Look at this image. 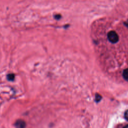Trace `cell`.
<instances>
[{
  "label": "cell",
  "mask_w": 128,
  "mask_h": 128,
  "mask_svg": "<svg viewBox=\"0 0 128 128\" xmlns=\"http://www.w3.org/2000/svg\"><path fill=\"white\" fill-rule=\"evenodd\" d=\"M107 39L110 43L116 44L119 40L118 34L114 31H110L107 33Z\"/></svg>",
  "instance_id": "6da1fadb"
},
{
  "label": "cell",
  "mask_w": 128,
  "mask_h": 128,
  "mask_svg": "<svg viewBox=\"0 0 128 128\" xmlns=\"http://www.w3.org/2000/svg\"><path fill=\"white\" fill-rule=\"evenodd\" d=\"M15 126L17 128H25L26 123L24 121L19 120L16 122Z\"/></svg>",
  "instance_id": "7a4b0ae2"
},
{
  "label": "cell",
  "mask_w": 128,
  "mask_h": 128,
  "mask_svg": "<svg viewBox=\"0 0 128 128\" xmlns=\"http://www.w3.org/2000/svg\"><path fill=\"white\" fill-rule=\"evenodd\" d=\"M123 76L124 79L128 82V69H125L123 71Z\"/></svg>",
  "instance_id": "3957f363"
},
{
  "label": "cell",
  "mask_w": 128,
  "mask_h": 128,
  "mask_svg": "<svg viewBox=\"0 0 128 128\" xmlns=\"http://www.w3.org/2000/svg\"><path fill=\"white\" fill-rule=\"evenodd\" d=\"M7 78L9 81H13L15 79V75L13 74H9L7 76Z\"/></svg>",
  "instance_id": "277c9868"
},
{
  "label": "cell",
  "mask_w": 128,
  "mask_h": 128,
  "mask_svg": "<svg viewBox=\"0 0 128 128\" xmlns=\"http://www.w3.org/2000/svg\"><path fill=\"white\" fill-rule=\"evenodd\" d=\"M102 99L101 96L98 94H96V101H97V102H99Z\"/></svg>",
  "instance_id": "5b68a950"
},
{
  "label": "cell",
  "mask_w": 128,
  "mask_h": 128,
  "mask_svg": "<svg viewBox=\"0 0 128 128\" xmlns=\"http://www.w3.org/2000/svg\"><path fill=\"white\" fill-rule=\"evenodd\" d=\"M125 118L128 121V110H127L125 113Z\"/></svg>",
  "instance_id": "8992f818"
},
{
  "label": "cell",
  "mask_w": 128,
  "mask_h": 128,
  "mask_svg": "<svg viewBox=\"0 0 128 128\" xmlns=\"http://www.w3.org/2000/svg\"><path fill=\"white\" fill-rule=\"evenodd\" d=\"M124 25L125 26L128 28V19L125 22H124Z\"/></svg>",
  "instance_id": "52a82bcc"
},
{
  "label": "cell",
  "mask_w": 128,
  "mask_h": 128,
  "mask_svg": "<svg viewBox=\"0 0 128 128\" xmlns=\"http://www.w3.org/2000/svg\"><path fill=\"white\" fill-rule=\"evenodd\" d=\"M124 128H128V125H127V126H125Z\"/></svg>",
  "instance_id": "ba28073f"
}]
</instances>
